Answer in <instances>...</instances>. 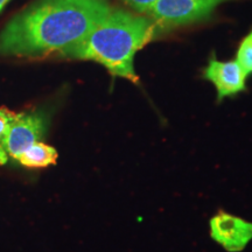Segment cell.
I'll use <instances>...</instances> for the list:
<instances>
[{
  "label": "cell",
  "mask_w": 252,
  "mask_h": 252,
  "mask_svg": "<svg viewBox=\"0 0 252 252\" xmlns=\"http://www.w3.org/2000/svg\"><path fill=\"white\" fill-rule=\"evenodd\" d=\"M108 0H37L0 32V56H41L70 48L111 12Z\"/></svg>",
  "instance_id": "cell-1"
},
{
  "label": "cell",
  "mask_w": 252,
  "mask_h": 252,
  "mask_svg": "<svg viewBox=\"0 0 252 252\" xmlns=\"http://www.w3.org/2000/svg\"><path fill=\"white\" fill-rule=\"evenodd\" d=\"M159 27L152 19L112 8L83 40L63 50L61 55L97 62L113 77L138 83L135 54L153 40Z\"/></svg>",
  "instance_id": "cell-2"
},
{
  "label": "cell",
  "mask_w": 252,
  "mask_h": 252,
  "mask_svg": "<svg viewBox=\"0 0 252 252\" xmlns=\"http://www.w3.org/2000/svg\"><path fill=\"white\" fill-rule=\"evenodd\" d=\"M230 0H158L146 12L160 27L185 26L204 20Z\"/></svg>",
  "instance_id": "cell-3"
},
{
  "label": "cell",
  "mask_w": 252,
  "mask_h": 252,
  "mask_svg": "<svg viewBox=\"0 0 252 252\" xmlns=\"http://www.w3.org/2000/svg\"><path fill=\"white\" fill-rule=\"evenodd\" d=\"M52 113L47 108L17 113L1 143L6 153L17 160L32 145L39 143L48 131Z\"/></svg>",
  "instance_id": "cell-4"
},
{
  "label": "cell",
  "mask_w": 252,
  "mask_h": 252,
  "mask_svg": "<svg viewBox=\"0 0 252 252\" xmlns=\"http://www.w3.org/2000/svg\"><path fill=\"white\" fill-rule=\"evenodd\" d=\"M210 236L228 252H242L252 241V222L219 212L209 222Z\"/></svg>",
  "instance_id": "cell-5"
},
{
  "label": "cell",
  "mask_w": 252,
  "mask_h": 252,
  "mask_svg": "<svg viewBox=\"0 0 252 252\" xmlns=\"http://www.w3.org/2000/svg\"><path fill=\"white\" fill-rule=\"evenodd\" d=\"M248 74L236 61H220L212 56L203 70V78L214 84L217 91V102L247 90Z\"/></svg>",
  "instance_id": "cell-6"
},
{
  "label": "cell",
  "mask_w": 252,
  "mask_h": 252,
  "mask_svg": "<svg viewBox=\"0 0 252 252\" xmlns=\"http://www.w3.org/2000/svg\"><path fill=\"white\" fill-rule=\"evenodd\" d=\"M58 151L45 143H35L19 156L18 161L28 168H43L55 165L58 161Z\"/></svg>",
  "instance_id": "cell-7"
},
{
  "label": "cell",
  "mask_w": 252,
  "mask_h": 252,
  "mask_svg": "<svg viewBox=\"0 0 252 252\" xmlns=\"http://www.w3.org/2000/svg\"><path fill=\"white\" fill-rule=\"evenodd\" d=\"M236 61L247 72L248 76L252 74V31L242 40L236 54Z\"/></svg>",
  "instance_id": "cell-8"
},
{
  "label": "cell",
  "mask_w": 252,
  "mask_h": 252,
  "mask_svg": "<svg viewBox=\"0 0 252 252\" xmlns=\"http://www.w3.org/2000/svg\"><path fill=\"white\" fill-rule=\"evenodd\" d=\"M17 113L6 108H0V144L5 139Z\"/></svg>",
  "instance_id": "cell-9"
},
{
  "label": "cell",
  "mask_w": 252,
  "mask_h": 252,
  "mask_svg": "<svg viewBox=\"0 0 252 252\" xmlns=\"http://www.w3.org/2000/svg\"><path fill=\"white\" fill-rule=\"evenodd\" d=\"M124 1L132 8L138 12H145L146 13L149 8L158 0H124Z\"/></svg>",
  "instance_id": "cell-10"
},
{
  "label": "cell",
  "mask_w": 252,
  "mask_h": 252,
  "mask_svg": "<svg viewBox=\"0 0 252 252\" xmlns=\"http://www.w3.org/2000/svg\"><path fill=\"white\" fill-rule=\"evenodd\" d=\"M8 160V154L6 153V151L2 147V145L0 144V165H5Z\"/></svg>",
  "instance_id": "cell-11"
},
{
  "label": "cell",
  "mask_w": 252,
  "mask_h": 252,
  "mask_svg": "<svg viewBox=\"0 0 252 252\" xmlns=\"http://www.w3.org/2000/svg\"><path fill=\"white\" fill-rule=\"evenodd\" d=\"M8 1H11V0H0V11L5 7L6 4H7Z\"/></svg>",
  "instance_id": "cell-12"
}]
</instances>
